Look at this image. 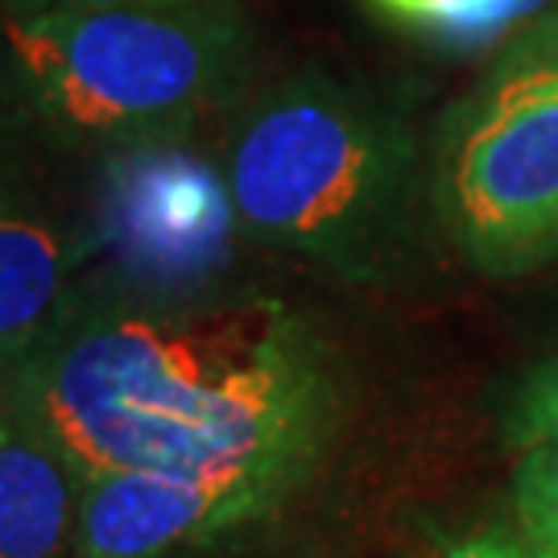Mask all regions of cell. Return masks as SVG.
Masks as SVG:
<instances>
[{
    "label": "cell",
    "mask_w": 558,
    "mask_h": 558,
    "mask_svg": "<svg viewBox=\"0 0 558 558\" xmlns=\"http://www.w3.org/2000/svg\"><path fill=\"white\" fill-rule=\"evenodd\" d=\"M75 476L117 468H315L336 418L319 336L269 299H108L59 315L0 380Z\"/></svg>",
    "instance_id": "1"
},
{
    "label": "cell",
    "mask_w": 558,
    "mask_h": 558,
    "mask_svg": "<svg viewBox=\"0 0 558 558\" xmlns=\"http://www.w3.org/2000/svg\"><path fill=\"white\" fill-rule=\"evenodd\" d=\"M220 166L244 236L348 281L401 278L439 228L435 166L410 120L319 66L240 100Z\"/></svg>",
    "instance_id": "2"
},
{
    "label": "cell",
    "mask_w": 558,
    "mask_h": 558,
    "mask_svg": "<svg viewBox=\"0 0 558 558\" xmlns=\"http://www.w3.org/2000/svg\"><path fill=\"white\" fill-rule=\"evenodd\" d=\"M248 71L253 25L232 0H54L0 17V96L87 154L195 137L236 112Z\"/></svg>",
    "instance_id": "3"
},
{
    "label": "cell",
    "mask_w": 558,
    "mask_h": 558,
    "mask_svg": "<svg viewBox=\"0 0 558 558\" xmlns=\"http://www.w3.org/2000/svg\"><path fill=\"white\" fill-rule=\"evenodd\" d=\"M435 211L459 257L518 278L558 257V13L493 50L430 149Z\"/></svg>",
    "instance_id": "4"
},
{
    "label": "cell",
    "mask_w": 558,
    "mask_h": 558,
    "mask_svg": "<svg viewBox=\"0 0 558 558\" xmlns=\"http://www.w3.org/2000/svg\"><path fill=\"white\" fill-rule=\"evenodd\" d=\"M236 236L244 232L220 158H203L191 137L100 154L87 253H104L124 286L141 294L191 290L228 260Z\"/></svg>",
    "instance_id": "5"
},
{
    "label": "cell",
    "mask_w": 558,
    "mask_h": 558,
    "mask_svg": "<svg viewBox=\"0 0 558 558\" xmlns=\"http://www.w3.org/2000/svg\"><path fill=\"white\" fill-rule=\"evenodd\" d=\"M294 463L211 472L117 468L80 480L75 558H170L269 518L306 480Z\"/></svg>",
    "instance_id": "6"
},
{
    "label": "cell",
    "mask_w": 558,
    "mask_h": 558,
    "mask_svg": "<svg viewBox=\"0 0 558 558\" xmlns=\"http://www.w3.org/2000/svg\"><path fill=\"white\" fill-rule=\"evenodd\" d=\"M80 248L0 158V380L50 336Z\"/></svg>",
    "instance_id": "7"
},
{
    "label": "cell",
    "mask_w": 558,
    "mask_h": 558,
    "mask_svg": "<svg viewBox=\"0 0 558 558\" xmlns=\"http://www.w3.org/2000/svg\"><path fill=\"white\" fill-rule=\"evenodd\" d=\"M80 476L59 442L0 393V558H66Z\"/></svg>",
    "instance_id": "8"
},
{
    "label": "cell",
    "mask_w": 558,
    "mask_h": 558,
    "mask_svg": "<svg viewBox=\"0 0 558 558\" xmlns=\"http://www.w3.org/2000/svg\"><path fill=\"white\" fill-rule=\"evenodd\" d=\"M368 17L439 54L497 50L530 21L558 13V0H356Z\"/></svg>",
    "instance_id": "9"
},
{
    "label": "cell",
    "mask_w": 558,
    "mask_h": 558,
    "mask_svg": "<svg viewBox=\"0 0 558 558\" xmlns=\"http://www.w3.org/2000/svg\"><path fill=\"white\" fill-rule=\"evenodd\" d=\"M518 538L530 558H558V442L530 447L513 476Z\"/></svg>",
    "instance_id": "10"
},
{
    "label": "cell",
    "mask_w": 558,
    "mask_h": 558,
    "mask_svg": "<svg viewBox=\"0 0 558 558\" xmlns=\"http://www.w3.org/2000/svg\"><path fill=\"white\" fill-rule=\"evenodd\" d=\"M513 439L530 451L542 442H558V360L542 364L538 373H530L513 401V418H509Z\"/></svg>",
    "instance_id": "11"
},
{
    "label": "cell",
    "mask_w": 558,
    "mask_h": 558,
    "mask_svg": "<svg viewBox=\"0 0 558 558\" xmlns=\"http://www.w3.org/2000/svg\"><path fill=\"white\" fill-rule=\"evenodd\" d=\"M435 558H530V550H525V542L505 534V530H484V534H472V538L447 546Z\"/></svg>",
    "instance_id": "12"
},
{
    "label": "cell",
    "mask_w": 558,
    "mask_h": 558,
    "mask_svg": "<svg viewBox=\"0 0 558 558\" xmlns=\"http://www.w3.org/2000/svg\"><path fill=\"white\" fill-rule=\"evenodd\" d=\"M46 4H54V0H0V17H29Z\"/></svg>",
    "instance_id": "13"
},
{
    "label": "cell",
    "mask_w": 558,
    "mask_h": 558,
    "mask_svg": "<svg viewBox=\"0 0 558 558\" xmlns=\"http://www.w3.org/2000/svg\"><path fill=\"white\" fill-rule=\"evenodd\" d=\"M166 4H207V0H166ZM232 4H240V0H232Z\"/></svg>",
    "instance_id": "14"
}]
</instances>
